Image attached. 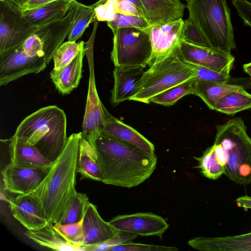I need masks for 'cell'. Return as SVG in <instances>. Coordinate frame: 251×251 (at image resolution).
<instances>
[{"label": "cell", "mask_w": 251, "mask_h": 251, "mask_svg": "<svg viewBox=\"0 0 251 251\" xmlns=\"http://www.w3.org/2000/svg\"><path fill=\"white\" fill-rule=\"evenodd\" d=\"M213 145L194 158L202 175L216 180L223 174L243 186L251 184V138L241 117L217 125Z\"/></svg>", "instance_id": "obj_1"}, {"label": "cell", "mask_w": 251, "mask_h": 251, "mask_svg": "<svg viewBox=\"0 0 251 251\" xmlns=\"http://www.w3.org/2000/svg\"><path fill=\"white\" fill-rule=\"evenodd\" d=\"M96 150L101 182L130 188L149 178L154 171L157 157L102 132L92 143Z\"/></svg>", "instance_id": "obj_2"}, {"label": "cell", "mask_w": 251, "mask_h": 251, "mask_svg": "<svg viewBox=\"0 0 251 251\" xmlns=\"http://www.w3.org/2000/svg\"><path fill=\"white\" fill-rule=\"evenodd\" d=\"M81 132L68 137L63 151L40 184L31 192L37 199L50 222H58L75 189Z\"/></svg>", "instance_id": "obj_3"}, {"label": "cell", "mask_w": 251, "mask_h": 251, "mask_svg": "<svg viewBox=\"0 0 251 251\" xmlns=\"http://www.w3.org/2000/svg\"><path fill=\"white\" fill-rule=\"evenodd\" d=\"M14 136L36 147L45 158L53 163L67 142L66 115L56 105L41 108L21 122Z\"/></svg>", "instance_id": "obj_4"}, {"label": "cell", "mask_w": 251, "mask_h": 251, "mask_svg": "<svg viewBox=\"0 0 251 251\" xmlns=\"http://www.w3.org/2000/svg\"><path fill=\"white\" fill-rule=\"evenodd\" d=\"M186 7L212 49L231 53L236 45L226 0H188Z\"/></svg>", "instance_id": "obj_5"}, {"label": "cell", "mask_w": 251, "mask_h": 251, "mask_svg": "<svg viewBox=\"0 0 251 251\" xmlns=\"http://www.w3.org/2000/svg\"><path fill=\"white\" fill-rule=\"evenodd\" d=\"M149 66L140 79L137 93L130 100L150 103L152 98L164 91L196 79V66L184 61L177 49L155 58Z\"/></svg>", "instance_id": "obj_6"}, {"label": "cell", "mask_w": 251, "mask_h": 251, "mask_svg": "<svg viewBox=\"0 0 251 251\" xmlns=\"http://www.w3.org/2000/svg\"><path fill=\"white\" fill-rule=\"evenodd\" d=\"M112 31L113 39L111 59L115 66L146 67L149 65L152 49L148 30L127 27Z\"/></svg>", "instance_id": "obj_7"}, {"label": "cell", "mask_w": 251, "mask_h": 251, "mask_svg": "<svg viewBox=\"0 0 251 251\" xmlns=\"http://www.w3.org/2000/svg\"><path fill=\"white\" fill-rule=\"evenodd\" d=\"M37 28L23 16L18 5L0 0V55L21 47Z\"/></svg>", "instance_id": "obj_8"}, {"label": "cell", "mask_w": 251, "mask_h": 251, "mask_svg": "<svg viewBox=\"0 0 251 251\" xmlns=\"http://www.w3.org/2000/svg\"><path fill=\"white\" fill-rule=\"evenodd\" d=\"M98 25V22H94L91 35L88 41L84 44L85 54L88 63L89 77L81 134L83 137L87 139L91 143L102 131L104 126L106 110L99 98L95 79L93 49L95 37Z\"/></svg>", "instance_id": "obj_9"}, {"label": "cell", "mask_w": 251, "mask_h": 251, "mask_svg": "<svg viewBox=\"0 0 251 251\" xmlns=\"http://www.w3.org/2000/svg\"><path fill=\"white\" fill-rule=\"evenodd\" d=\"M52 165L20 166L9 163L1 173L3 187L12 194L29 193L40 184Z\"/></svg>", "instance_id": "obj_10"}, {"label": "cell", "mask_w": 251, "mask_h": 251, "mask_svg": "<svg viewBox=\"0 0 251 251\" xmlns=\"http://www.w3.org/2000/svg\"><path fill=\"white\" fill-rule=\"evenodd\" d=\"M177 51L180 57L189 64L226 75H229L235 60L231 53L195 46L183 41H180Z\"/></svg>", "instance_id": "obj_11"}, {"label": "cell", "mask_w": 251, "mask_h": 251, "mask_svg": "<svg viewBox=\"0 0 251 251\" xmlns=\"http://www.w3.org/2000/svg\"><path fill=\"white\" fill-rule=\"evenodd\" d=\"M44 57H30L22 47L0 55V86H4L30 74H38L47 66Z\"/></svg>", "instance_id": "obj_12"}, {"label": "cell", "mask_w": 251, "mask_h": 251, "mask_svg": "<svg viewBox=\"0 0 251 251\" xmlns=\"http://www.w3.org/2000/svg\"><path fill=\"white\" fill-rule=\"evenodd\" d=\"M109 222L119 230L142 236L160 237L169 227L164 218L151 212L117 215Z\"/></svg>", "instance_id": "obj_13"}, {"label": "cell", "mask_w": 251, "mask_h": 251, "mask_svg": "<svg viewBox=\"0 0 251 251\" xmlns=\"http://www.w3.org/2000/svg\"><path fill=\"white\" fill-rule=\"evenodd\" d=\"M75 11V0H73L70 10L65 17L38 26L35 33L39 36L43 43L44 59L47 65L53 58L57 49L68 37L74 20Z\"/></svg>", "instance_id": "obj_14"}, {"label": "cell", "mask_w": 251, "mask_h": 251, "mask_svg": "<svg viewBox=\"0 0 251 251\" xmlns=\"http://www.w3.org/2000/svg\"><path fill=\"white\" fill-rule=\"evenodd\" d=\"M8 202L14 218L27 230L39 229L49 223L37 199L31 192L18 195Z\"/></svg>", "instance_id": "obj_15"}, {"label": "cell", "mask_w": 251, "mask_h": 251, "mask_svg": "<svg viewBox=\"0 0 251 251\" xmlns=\"http://www.w3.org/2000/svg\"><path fill=\"white\" fill-rule=\"evenodd\" d=\"M183 23L182 18H179L151 25L148 32L152 49L151 61L177 49L181 41Z\"/></svg>", "instance_id": "obj_16"}, {"label": "cell", "mask_w": 251, "mask_h": 251, "mask_svg": "<svg viewBox=\"0 0 251 251\" xmlns=\"http://www.w3.org/2000/svg\"><path fill=\"white\" fill-rule=\"evenodd\" d=\"M145 68L142 66H115L114 82L110 98L113 106L127 100H130L137 93L139 83Z\"/></svg>", "instance_id": "obj_17"}, {"label": "cell", "mask_w": 251, "mask_h": 251, "mask_svg": "<svg viewBox=\"0 0 251 251\" xmlns=\"http://www.w3.org/2000/svg\"><path fill=\"white\" fill-rule=\"evenodd\" d=\"M84 246H90L103 243L118 235L120 231L100 216L97 206L89 203L83 221Z\"/></svg>", "instance_id": "obj_18"}, {"label": "cell", "mask_w": 251, "mask_h": 251, "mask_svg": "<svg viewBox=\"0 0 251 251\" xmlns=\"http://www.w3.org/2000/svg\"><path fill=\"white\" fill-rule=\"evenodd\" d=\"M102 133L128 143L149 154H154L153 144L130 126L112 116L107 110Z\"/></svg>", "instance_id": "obj_19"}, {"label": "cell", "mask_w": 251, "mask_h": 251, "mask_svg": "<svg viewBox=\"0 0 251 251\" xmlns=\"http://www.w3.org/2000/svg\"><path fill=\"white\" fill-rule=\"evenodd\" d=\"M188 244L201 251H251V231L225 237H196Z\"/></svg>", "instance_id": "obj_20"}, {"label": "cell", "mask_w": 251, "mask_h": 251, "mask_svg": "<svg viewBox=\"0 0 251 251\" xmlns=\"http://www.w3.org/2000/svg\"><path fill=\"white\" fill-rule=\"evenodd\" d=\"M140 0L151 25L182 18L186 7L180 0Z\"/></svg>", "instance_id": "obj_21"}, {"label": "cell", "mask_w": 251, "mask_h": 251, "mask_svg": "<svg viewBox=\"0 0 251 251\" xmlns=\"http://www.w3.org/2000/svg\"><path fill=\"white\" fill-rule=\"evenodd\" d=\"M85 54L84 45L68 65L58 70L52 69L50 77L56 89L62 95L70 94L78 86L82 77L83 59Z\"/></svg>", "instance_id": "obj_22"}, {"label": "cell", "mask_w": 251, "mask_h": 251, "mask_svg": "<svg viewBox=\"0 0 251 251\" xmlns=\"http://www.w3.org/2000/svg\"><path fill=\"white\" fill-rule=\"evenodd\" d=\"M10 155V163L20 166H42L53 164L32 146L28 145L14 135L4 140Z\"/></svg>", "instance_id": "obj_23"}, {"label": "cell", "mask_w": 251, "mask_h": 251, "mask_svg": "<svg viewBox=\"0 0 251 251\" xmlns=\"http://www.w3.org/2000/svg\"><path fill=\"white\" fill-rule=\"evenodd\" d=\"M25 235L36 244L55 251H84V246L72 244L66 241L54 228V225L49 222L39 229L27 230Z\"/></svg>", "instance_id": "obj_24"}, {"label": "cell", "mask_w": 251, "mask_h": 251, "mask_svg": "<svg viewBox=\"0 0 251 251\" xmlns=\"http://www.w3.org/2000/svg\"><path fill=\"white\" fill-rule=\"evenodd\" d=\"M77 173L80 179H90L101 182V175L96 150L89 141L82 136L80 141Z\"/></svg>", "instance_id": "obj_25"}, {"label": "cell", "mask_w": 251, "mask_h": 251, "mask_svg": "<svg viewBox=\"0 0 251 251\" xmlns=\"http://www.w3.org/2000/svg\"><path fill=\"white\" fill-rule=\"evenodd\" d=\"M73 0H57L36 9L21 13L31 23L39 26L65 17L70 9Z\"/></svg>", "instance_id": "obj_26"}, {"label": "cell", "mask_w": 251, "mask_h": 251, "mask_svg": "<svg viewBox=\"0 0 251 251\" xmlns=\"http://www.w3.org/2000/svg\"><path fill=\"white\" fill-rule=\"evenodd\" d=\"M245 89L243 85L219 83L209 81L194 80L193 95L200 97L210 110H214L217 101L228 93Z\"/></svg>", "instance_id": "obj_27"}, {"label": "cell", "mask_w": 251, "mask_h": 251, "mask_svg": "<svg viewBox=\"0 0 251 251\" xmlns=\"http://www.w3.org/2000/svg\"><path fill=\"white\" fill-rule=\"evenodd\" d=\"M251 108V94L245 89L231 91L224 95L216 103L214 110L228 115L234 114Z\"/></svg>", "instance_id": "obj_28"}, {"label": "cell", "mask_w": 251, "mask_h": 251, "mask_svg": "<svg viewBox=\"0 0 251 251\" xmlns=\"http://www.w3.org/2000/svg\"><path fill=\"white\" fill-rule=\"evenodd\" d=\"M76 11L68 36V41L76 42L80 38L89 25L96 20L94 5H86L75 0Z\"/></svg>", "instance_id": "obj_29"}, {"label": "cell", "mask_w": 251, "mask_h": 251, "mask_svg": "<svg viewBox=\"0 0 251 251\" xmlns=\"http://www.w3.org/2000/svg\"><path fill=\"white\" fill-rule=\"evenodd\" d=\"M89 203L86 194L77 192L71 200L57 223L68 224L79 222L84 218Z\"/></svg>", "instance_id": "obj_30"}, {"label": "cell", "mask_w": 251, "mask_h": 251, "mask_svg": "<svg viewBox=\"0 0 251 251\" xmlns=\"http://www.w3.org/2000/svg\"><path fill=\"white\" fill-rule=\"evenodd\" d=\"M194 80L182 83L152 98L150 103L170 106L175 104L178 100L184 96L193 94Z\"/></svg>", "instance_id": "obj_31"}, {"label": "cell", "mask_w": 251, "mask_h": 251, "mask_svg": "<svg viewBox=\"0 0 251 251\" xmlns=\"http://www.w3.org/2000/svg\"><path fill=\"white\" fill-rule=\"evenodd\" d=\"M84 44L83 41L77 43L70 41L63 42L54 54L53 69L58 70L68 65L76 57Z\"/></svg>", "instance_id": "obj_32"}, {"label": "cell", "mask_w": 251, "mask_h": 251, "mask_svg": "<svg viewBox=\"0 0 251 251\" xmlns=\"http://www.w3.org/2000/svg\"><path fill=\"white\" fill-rule=\"evenodd\" d=\"M112 30L120 28L132 27L148 30L151 24L144 17L133 15L116 13L114 19L107 22Z\"/></svg>", "instance_id": "obj_33"}, {"label": "cell", "mask_w": 251, "mask_h": 251, "mask_svg": "<svg viewBox=\"0 0 251 251\" xmlns=\"http://www.w3.org/2000/svg\"><path fill=\"white\" fill-rule=\"evenodd\" d=\"M83 218L79 222L68 224H54V228L68 242L82 246L84 241L83 229Z\"/></svg>", "instance_id": "obj_34"}, {"label": "cell", "mask_w": 251, "mask_h": 251, "mask_svg": "<svg viewBox=\"0 0 251 251\" xmlns=\"http://www.w3.org/2000/svg\"><path fill=\"white\" fill-rule=\"evenodd\" d=\"M181 41L195 46L212 49L209 42L199 28L189 18L184 21Z\"/></svg>", "instance_id": "obj_35"}, {"label": "cell", "mask_w": 251, "mask_h": 251, "mask_svg": "<svg viewBox=\"0 0 251 251\" xmlns=\"http://www.w3.org/2000/svg\"><path fill=\"white\" fill-rule=\"evenodd\" d=\"M93 4L96 19L99 22L111 21L119 13V0H99Z\"/></svg>", "instance_id": "obj_36"}, {"label": "cell", "mask_w": 251, "mask_h": 251, "mask_svg": "<svg viewBox=\"0 0 251 251\" xmlns=\"http://www.w3.org/2000/svg\"><path fill=\"white\" fill-rule=\"evenodd\" d=\"M178 249L174 247L156 245L134 243L132 242L114 245L108 251H176Z\"/></svg>", "instance_id": "obj_37"}, {"label": "cell", "mask_w": 251, "mask_h": 251, "mask_svg": "<svg viewBox=\"0 0 251 251\" xmlns=\"http://www.w3.org/2000/svg\"><path fill=\"white\" fill-rule=\"evenodd\" d=\"M137 235L129 232L120 231L116 236L100 244L84 246L85 251H108L111 246L132 242Z\"/></svg>", "instance_id": "obj_38"}, {"label": "cell", "mask_w": 251, "mask_h": 251, "mask_svg": "<svg viewBox=\"0 0 251 251\" xmlns=\"http://www.w3.org/2000/svg\"><path fill=\"white\" fill-rule=\"evenodd\" d=\"M195 66L196 68L195 80L209 81L219 83H227L230 79L229 75L222 74L202 66Z\"/></svg>", "instance_id": "obj_39"}, {"label": "cell", "mask_w": 251, "mask_h": 251, "mask_svg": "<svg viewBox=\"0 0 251 251\" xmlns=\"http://www.w3.org/2000/svg\"><path fill=\"white\" fill-rule=\"evenodd\" d=\"M21 47L24 52L29 56L44 58L45 52L43 43L36 33L28 37Z\"/></svg>", "instance_id": "obj_40"}, {"label": "cell", "mask_w": 251, "mask_h": 251, "mask_svg": "<svg viewBox=\"0 0 251 251\" xmlns=\"http://www.w3.org/2000/svg\"><path fill=\"white\" fill-rule=\"evenodd\" d=\"M232 3L244 24L251 27V2L248 0H232Z\"/></svg>", "instance_id": "obj_41"}, {"label": "cell", "mask_w": 251, "mask_h": 251, "mask_svg": "<svg viewBox=\"0 0 251 251\" xmlns=\"http://www.w3.org/2000/svg\"><path fill=\"white\" fill-rule=\"evenodd\" d=\"M57 0H22L18 5L22 12L32 10Z\"/></svg>", "instance_id": "obj_42"}, {"label": "cell", "mask_w": 251, "mask_h": 251, "mask_svg": "<svg viewBox=\"0 0 251 251\" xmlns=\"http://www.w3.org/2000/svg\"><path fill=\"white\" fill-rule=\"evenodd\" d=\"M235 201L238 207L245 209H251V197L241 196L237 198Z\"/></svg>", "instance_id": "obj_43"}, {"label": "cell", "mask_w": 251, "mask_h": 251, "mask_svg": "<svg viewBox=\"0 0 251 251\" xmlns=\"http://www.w3.org/2000/svg\"><path fill=\"white\" fill-rule=\"evenodd\" d=\"M134 5L146 17L145 11L140 0H126ZM147 19V18H146Z\"/></svg>", "instance_id": "obj_44"}, {"label": "cell", "mask_w": 251, "mask_h": 251, "mask_svg": "<svg viewBox=\"0 0 251 251\" xmlns=\"http://www.w3.org/2000/svg\"><path fill=\"white\" fill-rule=\"evenodd\" d=\"M243 68L244 71L251 77V62L244 64Z\"/></svg>", "instance_id": "obj_45"}, {"label": "cell", "mask_w": 251, "mask_h": 251, "mask_svg": "<svg viewBox=\"0 0 251 251\" xmlns=\"http://www.w3.org/2000/svg\"><path fill=\"white\" fill-rule=\"evenodd\" d=\"M250 80H251V77H250Z\"/></svg>", "instance_id": "obj_46"}, {"label": "cell", "mask_w": 251, "mask_h": 251, "mask_svg": "<svg viewBox=\"0 0 251 251\" xmlns=\"http://www.w3.org/2000/svg\"><path fill=\"white\" fill-rule=\"evenodd\" d=\"M186 0V1H187L188 0Z\"/></svg>", "instance_id": "obj_47"}]
</instances>
